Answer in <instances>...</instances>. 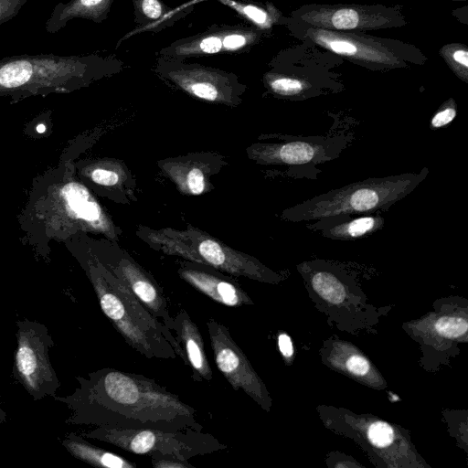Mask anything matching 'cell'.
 Segmentation results:
<instances>
[{
  "label": "cell",
  "instance_id": "1",
  "mask_svg": "<svg viewBox=\"0 0 468 468\" xmlns=\"http://www.w3.org/2000/svg\"><path fill=\"white\" fill-rule=\"evenodd\" d=\"M75 379L73 393L53 397L69 410V425L203 430L195 408L144 375L104 367Z\"/></svg>",
  "mask_w": 468,
  "mask_h": 468
},
{
  "label": "cell",
  "instance_id": "2",
  "mask_svg": "<svg viewBox=\"0 0 468 468\" xmlns=\"http://www.w3.org/2000/svg\"><path fill=\"white\" fill-rule=\"evenodd\" d=\"M124 62L97 54L19 55L0 59V94H36L69 90L120 72Z\"/></svg>",
  "mask_w": 468,
  "mask_h": 468
},
{
  "label": "cell",
  "instance_id": "3",
  "mask_svg": "<svg viewBox=\"0 0 468 468\" xmlns=\"http://www.w3.org/2000/svg\"><path fill=\"white\" fill-rule=\"evenodd\" d=\"M88 275L101 311L133 349L149 359L179 356L187 366L172 332L150 314L122 282L101 264L90 266Z\"/></svg>",
  "mask_w": 468,
  "mask_h": 468
},
{
  "label": "cell",
  "instance_id": "4",
  "mask_svg": "<svg viewBox=\"0 0 468 468\" xmlns=\"http://www.w3.org/2000/svg\"><path fill=\"white\" fill-rule=\"evenodd\" d=\"M429 169L383 177H369L320 194L285 209L282 218L292 222H310L339 215H357L388 210L409 196L425 180Z\"/></svg>",
  "mask_w": 468,
  "mask_h": 468
},
{
  "label": "cell",
  "instance_id": "5",
  "mask_svg": "<svg viewBox=\"0 0 468 468\" xmlns=\"http://www.w3.org/2000/svg\"><path fill=\"white\" fill-rule=\"evenodd\" d=\"M84 438L113 445L145 456L172 457L184 462L227 449L214 435L197 430L122 429L95 427L82 432Z\"/></svg>",
  "mask_w": 468,
  "mask_h": 468
},
{
  "label": "cell",
  "instance_id": "6",
  "mask_svg": "<svg viewBox=\"0 0 468 468\" xmlns=\"http://www.w3.org/2000/svg\"><path fill=\"white\" fill-rule=\"evenodd\" d=\"M151 242L166 253L181 256L237 277L267 283H278L282 277L257 259L234 250L219 241L196 231L163 229L151 233Z\"/></svg>",
  "mask_w": 468,
  "mask_h": 468
},
{
  "label": "cell",
  "instance_id": "7",
  "mask_svg": "<svg viewBox=\"0 0 468 468\" xmlns=\"http://www.w3.org/2000/svg\"><path fill=\"white\" fill-rule=\"evenodd\" d=\"M16 348L14 353L12 375L32 399L37 401L54 397L60 380L51 364L48 352L55 346L48 327L27 318L16 323Z\"/></svg>",
  "mask_w": 468,
  "mask_h": 468
},
{
  "label": "cell",
  "instance_id": "8",
  "mask_svg": "<svg viewBox=\"0 0 468 468\" xmlns=\"http://www.w3.org/2000/svg\"><path fill=\"white\" fill-rule=\"evenodd\" d=\"M153 70L162 80L207 101L237 103L245 90L235 73L186 60L156 57Z\"/></svg>",
  "mask_w": 468,
  "mask_h": 468
},
{
  "label": "cell",
  "instance_id": "9",
  "mask_svg": "<svg viewBox=\"0 0 468 468\" xmlns=\"http://www.w3.org/2000/svg\"><path fill=\"white\" fill-rule=\"evenodd\" d=\"M214 362L231 388L242 390L262 410L270 411L271 398L229 329L214 318L206 322Z\"/></svg>",
  "mask_w": 468,
  "mask_h": 468
},
{
  "label": "cell",
  "instance_id": "10",
  "mask_svg": "<svg viewBox=\"0 0 468 468\" xmlns=\"http://www.w3.org/2000/svg\"><path fill=\"white\" fill-rule=\"evenodd\" d=\"M259 31L242 25H213L198 34L177 39L156 52V57L186 60L211 55L247 52Z\"/></svg>",
  "mask_w": 468,
  "mask_h": 468
},
{
  "label": "cell",
  "instance_id": "11",
  "mask_svg": "<svg viewBox=\"0 0 468 468\" xmlns=\"http://www.w3.org/2000/svg\"><path fill=\"white\" fill-rule=\"evenodd\" d=\"M278 143L258 145L255 157L264 164L315 166L339 157L351 135H283Z\"/></svg>",
  "mask_w": 468,
  "mask_h": 468
},
{
  "label": "cell",
  "instance_id": "12",
  "mask_svg": "<svg viewBox=\"0 0 468 468\" xmlns=\"http://www.w3.org/2000/svg\"><path fill=\"white\" fill-rule=\"evenodd\" d=\"M105 268L130 289L154 318L171 331L173 316L169 313L167 299L159 284L147 272L128 258H120L114 264L109 263Z\"/></svg>",
  "mask_w": 468,
  "mask_h": 468
},
{
  "label": "cell",
  "instance_id": "13",
  "mask_svg": "<svg viewBox=\"0 0 468 468\" xmlns=\"http://www.w3.org/2000/svg\"><path fill=\"white\" fill-rule=\"evenodd\" d=\"M178 274L197 291L220 304L231 307L254 304L238 282L212 267L196 262L186 263L178 269Z\"/></svg>",
  "mask_w": 468,
  "mask_h": 468
},
{
  "label": "cell",
  "instance_id": "14",
  "mask_svg": "<svg viewBox=\"0 0 468 468\" xmlns=\"http://www.w3.org/2000/svg\"><path fill=\"white\" fill-rule=\"evenodd\" d=\"M172 331L186 358L187 367L191 368L193 379L195 381H211L213 371L206 354L202 335L184 308H181L173 316Z\"/></svg>",
  "mask_w": 468,
  "mask_h": 468
},
{
  "label": "cell",
  "instance_id": "15",
  "mask_svg": "<svg viewBox=\"0 0 468 468\" xmlns=\"http://www.w3.org/2000/svg\"><path fill=\"white\" fill-rule=\"evenodd\" d=\"M307 227L324 238L335 240H354L380 230L384 218L377 213L339 215L322 218Z\"/></svg>",
  "mask_w": 468,
  "mask_h": 468
},
{
  "label": "cell",
  "instance_id": "16",
  "mask_svg": "<svg viewBox=\"0 0 468 468\" xmlns=\"http://www.w3.org/2000/svg\"><path fill=\"white\" fill-rule=\"evenodd\" d=\"M136 27L117 44L138 33L160 32L187 16L193 6L171 8L161 0H132Z\"/></svg>",
  "mask_w": 468,
  "mask_h": 468
},
{
  "label": "cell",
  "instance_id": "17",
  "mask_svg": "<svg viewBox=\"0 0 468 468\" xmlns=\"http://www.w3.org/2000/svg\"><path fill=\"white\" fill-rule=\"evenodd\" d=\"M113 0H69L58 3L45 23L48 33L55 34L74 18L100 24L108 18Z\"/></svg>",
  "mask_w": 468,
  "mask_h": 468
},
{
  "label": "cell",
  "instance_id": "18",
  "mask_svg": "<svg viewBox=\"0 0 468 468\" xmlns=\"http://www.w3.org/2000/svg\"><path fill=\"white\" fill-rule=\"evenodd\" d=\"M328 359L333 367L357 381L375 387L381 386L382 378L369 360L352 345L336 343Z\"/></svg>",
  "mask_w": 468,
  "mask_h": 468
},
{
  "label": "cell",
  "instance_id": "19",
  "mask_svg": "<svg viewBox=\"0 0 468 468\" xmlns=\"http://www.w3.org/2000/svg\"><path fill=\"white\" fill-rule=\"evenodd\" d=\"M61 444L72 457L95 467L134 468L137 466L122 456L91 444L76 432L67 433Z\"/></svg>",
  "mask_w": 468,
  "mask_h": 468
},
{
  "label": "cell",
  "instance_id": "20",
  "mask_svg": "<svg viewBox=\"0 0 468 468\" xmlns=\"http://www.w3.org/2000/svg\"><path fill=\"white\" fill-rule=\"evenodd\" d=\"M69 207L81 218L93 221L99 218V207L88 201V192L79 185L68 186L65 193Z\"/></svg>",
  "mask_w": 468,
  "mask_h": 468
},
{
  "label": "cell",
  "instance_id": "21",
  "mask_svg": "<svg viewBox=\"0 0 468 468\" xmlns=\"http://www.w3.org/2000/svg\"><path fill=\"white\" fill-rule=\"evenodd\" d=\"M266 80L272 93L284 98H301L309 90L301 80L295 78L274 76L268 77Z\"/></svg>",
  "mask_w": 468,
  "mask_h": 468
},
{
  "label": "cell",
  "instance_id": "22",
  "mask_svg": "<svg viewBox=\"0 0 468 468\" xmlns=\"http://www.w3.org/2000/svg\"><path fill=\"white\" fill-rule=\"evenodd\" d=\"M233 9L240 17L259 27L268 24V14L263 8L254 5L235 0H218Z\"/></svg>",
  "mask_w": 468,
  "mask_h": 468
},
{
  "label": "cell",
  "instance_id": "23",
  "mask_svg": "<svg viewBox=\"0 0 468 468\" xmlns=\"http://www.w3.org/2000/svg\"><path fill=\"white\" fill-rule=\"evenodd\" d=\"M434 329L441 336L455 339L466 335L468 324L460 316H442L435 323Z\"/></svg>",
  "mask_w": 468,
  "mask_h": 468
},
{
  "label": "cell",
  "instance_id": "24",
  "mask_svg": "<svg viewBox=\"0 0 468 468\" xmlns=\"http://www.w3.org/2000/svg\"><path fill=\"white\" fill-rule=\"evenodd\" d=\"M367 436L374 446L385 448L394 441L395 432L388 423L378 420L368 426Z\"/></svg>",
  "mask_w": 468,
  "mask_h": 468
},
{
  "label": "cell",
  "instance_id": "25",
  "mask_svg": "<svg viewBox=\"0 0 468 468\" xmlns=\"http://www.w3.org/2000/svg\"><path fill=\"white\" fill-rule=\"evenodd\" d=\"M457 115V107L453 100L446 101L441 105L430 120L431 130L441 129L450 124Z\"/></svg>",
  "mask_w": 468,
  "mask_h": 468
},
{
  "label": "cell",
  "instance_id": "26",
  "mask_svg": "<svg viewBox=\"0 0 468 468\" xmlns=\"http://www.w3.org/2000/svg\"><path fill=\"white\" fill-rule=\"evenodd\" d=\"M358 21L357 12L350 8L340 9L332 16V24L337 29H353Z\"/></svg>",
  "mask_w": 468,
  "mask_h": 468
},
{
  "label": "cell",
  "instance_id": "27",
  "mask_svg": "<svg viewBox=\"0 0 468 468\" xmlns=\"http://www.w3.org/2000/svg\"><path fill=\"white\" fill-rule=\"evenodd\" d=\"M28 0H0V25L13 19Z\"/></svg>",
  "mask_w": 468,
  "mask_h": 468
},
{
  "label": "cell",
  "instance_id": "28",
  "mask_svg": "<svg viewBox=\"0 0 468 468\" xmlns=\"http://www.w3.org/2000/svg\"><path fill=\"white\" fill-rule=\"evenodd\" d=\"M186 184L190 193L201 194L205 188V177L202 171L197 167L190 169L186 176Z\"/></svg>",
  "mask_w": 468,
  "mask_h": 468
},
{
  "label": "cell",
  "instance_id": "29",
  "mask_svg": "<svg viewBox=\"0 0 468 468\" xmlns=\"http://www.w3.org/2000/svg\"><path fill=\"white\" fill-rule=\"evenodd\" d=\"M151 464L154 468H193L188 462H184L172 457L152 456Z\"/></svg>",
  "mask_w": 468,
  "mask_h": 468
},
{
  "label": "cell",
  "instance_id": "30",
  "mask_svg": "<svg viewBox=\"0 0 468 468\" xmlns=\"http://www.w3.org/2000/svg\"><path fill=\"white\" fill-rule=\"evenodd\" d=\"M91 179L99 185L112 186L119 181V176L114 171L98 168L91 172Z\"/></svg>",
  "mask_w": 468,
  "mask_h": 468
},
{
  "label": "cell",
  "instance_id": "31",
  "mask_svg": "<svg viewBox=\"0 0 468 468\" xmlns=\"http://www.w3.org/2000/svg\"><path fill=\"white\" fill-rule=\"evenodd\" d=\"M329 47L334 52L346 56L355 55L357 51L354 44L344 40H332L329 42Z\"/></svg>",
  "mask_w": 468,
  "mask_h": 468
},
{
  "label": "cell",
  "instance_id": "32",
  "mask_svg": "<svg viewBox=\"0 0 468 468\" xmlns=\"http://www.w3.org/2000/svg\"><path fill=\"white\" fill-rule=\"evenodd\" d=\"M278 346L281 354L286 359L292 356L293 346L290 336L285 333H281L278 335Z\"/></svg>",
  "mask_w": 468,
  "mask_h": 468
},
{
  "label": "cell",
  "instance_id": "33",
  "mask_svg": "<svg viewBox=\"0 0 468 468\" xmlns=\"http://www.w3.org/2000/svg\"><path fill=\"white\" fill-rule=\"evenodd\" d=\"M453 59L463 67H468V53L465 50H456L453 55Z\"/></svg>",
  "mask_w": 468,
  "mask_h": 468
},
{
  "label": "cell",
  "instance_id": "34",
  "mask_svg": "<svg viewBox=\"0 0 468 468\" xmlns=\"http://www.w3.org/2000/svg\"><path fill=\"white\" fill-rule=\"evenodd\" d=\"M7 421V414L4 410L2 407V401L0 399V424L5 423Z\"/></svg>",
  "mask_w": 468,
  "mask_h": 468
},
{
  "label": "cell",
  "instance_id": "35",
  "mask_svg": "<svg viewBox=\"0 0 468 468\" xmlns=\"http://www.w3.org/2000/svg\"><path fill=\"white\" fill-rule=\"evenodd\" d=\"M45 129H46V127H45V125H44V124H38V125L37 126V131L38 133H43V132L45 131Z\"/></svg>",
  "mask_w": 468,
  "mask_h": 468
}]
</instances>
